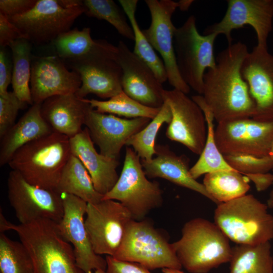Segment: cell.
I'll list each match as a JSON object with an SVG mask.
<instances>
[{
  "label": "cell",
  "instance_id": "cell-1",
  "mask_svg": "<svg viewBox=\"0 0 273 273\" xmlns=\"http://www.w3.org/2000/svg\"><path fill=\"white\" fill-rule=\"evenodd\" d=\"M248 53L245 43H231L204 74L202 96L218 123L252 118L254 114L255 104L241 71Z\"/></svg>",
  "mask_w": 273,
  "mask_h": 273
},
{
  "label": "cell",
  "instance_id": "cell-2",
  "mask_svg": "<svg viewBox=\"0 0 273 273\" xmlns=\"http://www.w3.org/2000/svg\"><path fill=\"white\" fill-rule=\"evenodd\" d=\"M13 230L27 251L33 273H84L77 264L73 248L61 235L57 223L40 219L15 224L3 219L1 233Z\"/></svg>",
  "mask_w": 273,
  "mask_h": 273
},
{
  "label": "cell",
  "instance_id": "cell-3",
  "mask_svg": "<svg viewBox=\"0 0 273 273\" xmlns=\"http://www.w3.org/2000/svg\"><path fill=\"white\" fill-rule=\"evenodd\" d=\"M172 244L182 267L190 273H207L232 257L229 239L214 222L203 218L186 222L180 238Z\"/></svg>",
  "mask_w": 273,
  "mask_h": 273
},
{
  "label": "cell",
  "instance_id": "cell-4",
  "mask_svg": "<svg viewBox=\"0 0 273 273\" xmlns=\"http://www.w3.org/2000/svg\"><path fill=\"white\" fill-rule=\"evenodd\" d=\"M69 139L54 131L20 148L8 165L29 183L55 190L72 154Z\"/></svg>",
  "mask_w": 273,
  "mask_h": 273
},
{
  "label": "cell",
  "instance_id": "cell-5",
  "mask_svg": "<svg viewBox=\"0 0 273 273\" xmlns=\"http://www.w3.org/2000/svg\"><path fill=\"white\" fill-rule=\"evenodd\" d=\"M251 194L217 204L214 223L237 245H256L273 239V215Z\"/></svg>",
  "mask_w": 273,
  "mask_h": 273
},
{
  "label": "cell",
  "instance_id": "cell-6",
  "mask_svg": "<svg viewBox=\"0 0 273 273\" xmlns=\"http://www.w3.org/2000/svg\"><path fill=\"white\" fill-rule=\"evenodd\" d=\"M147 177L140 157L127 146L121 174L103 199L119 202L129 211L133 219L143 220L152 210L161 206L163 201L159 183Z\"/></svg>",
  "mask_w": 273,
  "mask_h": 273
},
{
  "label": "cell",
  "instance_id": "cell-7",
  "mask_svg": "<svg viewBox=\"0 0 273 273\" xmlns=\"http://www.w3.org/2000/svg\"><path fill=\"white\" fill-rule=\"evenodd\" d=\"M113 257L137 263L148 269H181L172 243L148 220L132 219Z\"/></svg>",
  "mask_w": 273,
  "mask_h": 273
},
{
  "label": "cell",
  "instance_id": "cell-8",
  "mask_svg": "<svg viewBox=\"0 0 273 273\" xmlns=\"http://www.w3.org/2000/svg\"><path fill=\"white\" fill-rule=\"evenodd\" d=\"M194 15L176 28L174 37L176 60L180 75L190 87L202 95L206 71L216 65L214 44L216 33L201 34Z\"/></svg>",
  "mask_w": 273,
  "mask_h": 273
},
{
  "label": "cell",
  "instance_id": "cell-9",
  "mask_svg": "<svg viewBox=\"0 0 273 273\" xmlns=\"http://www.w3.org/2000/svg\"><path fill=\"white\" fill-rule=\"evenodd\" d=\"M84 12V5L67 8L59 0H38L28 12L8 18L26 39L39 45L52 42L71 30L76 19Z\"/></svg>",
  "mask_w": 273,
  "mask_h": 273
},
{
  "label": "cell",
  "instance_id": "cell-10",
  "mask_svg": "<svg viewBox=\"0 0 273 273\" xmlns=\"http://www.w3.org/2000/svg\"><path fill=\"white\" fill-rule=\"evenodd\" d=\"M9 202L20 224L46 219L58 223L64 214L61 195L56 190L33 185L18 172L11 170L8 178Z\"/></svg>",
  "mask_w": 273,
  "mask_h": 273
},
{
  "label": "cell",
  "instance_id": "cell-11",
  "mask_svg": "<svg viewBox=\"0 0 273 273\" xmlns=\"http://www.w3.org/2000/svg\"><path fill=\"white\" fill-rule=\"evenodd\" d=\"M85 225L95 252L113 256L118 250L130 222L129 211L119 202L103 199L87 203Z\"/></svg>",
  "mask_w": 273,
  "mask_h": 273
},
{
  "label": "cell",
  "instance_id": "cell-12",
  "mask_svg": "<svg viewBox=\"0 0 273 273\" xmlns=\"http://www.w3.org/2000/svg\"><path fill=\"white\" fill-rule=\"evenodd\" d=\"M117 47L108 43L84 59L68 62L80 76L81 84L75 95L84 98L90 94L110 99L122 92V68L117 59Z\"/></svg>",
  "mask_w": 273,
  "mask_h": 273
},
{
  "label": "cell",
  "instance_id": "cell-13",
  "mask_svg": "<svg viewBox=\"0 0 273 273\" xmlns=\"http://www.w3.org/2000/svg\"><path fill=\"white\" fill-rule=\"evenodd\" d=\"M215 139L223 155L268 156L273 142V120L244 118L218 123Z\"/></svg>",
  "mask_w": 273,
  "mask_h": 273
},
{
  "label": "cell",
  "instance_id": "cell-14",
  "mask_svg": "<svg viewBox=\"0 0 273 273\" xmlns=\"http://www.w3.org/2000/svg\"><path fill=\"white\" fill-rule=\"evenodd\" d=\"M151 21L148 28L142 30L145 37L161 55L167 75V80L174 89L187 94L190 87L181 78L178 69L174 37L176 28L171 20L177 8V3L171 0H146Z\"/></svg>",
  "mask_w": 273,
  "mask_h": 273
},
{
  "label": "cell",
  "instance_id": "cell-15",
  "mask_svg": "<svg viewBox=\"0 0 273 273\" xmlns=\"http://www.w3.org/2000/svg\"><path fill=\"white\" fill-rule=\"evenodd\" d=\"M163 98L172 114L166 131V137L200 155L204 149L207 133L203 111L192 99L177 89H164Z\"/></svg>",
  "mask_w": 273,
  "mask_h": 273
},
{
  "label": "cell",
  "instance_id": "cell-16",
  "mask_svg": "<svg viewBox=\"0 0 273 273\" xmlns=\"http://www.w3.org/2000/svg\"><path fill=\"white\" fill-rule=\"evenodd\" d=\"M61 195L64 214L57 223L58 228L63 238L72 245L77 264L84 273H105L106 259L94 251L85 225L87 203L71 194Z\"/></svg>",
  "mask_w": 273,
  "mask_h": 273
},
{
  "label": "cell",
  "instance_id": "cell-17",
  "mask_svg": "<svg viewBox=\"0 0 273 273\" xmlns=\"http://www.w3.org/2000/svg\"><path fill=\"white\" fill-rule=\"evenodd\" d=\"M222 19L208 27L204 34L224 35L229 44L234 29L250 25L255 30L257 46L267 49V39L272 28L273 0H229Z\"/></svg>",
  "mask_w": 273,
  "mask_h": 273
},
{
  "label": "cell",
  "instance_id": "cell-18",
  "mask_svg": "<svg viewBox=\"0 0 273 273\" xmlns=\"http://www.w3.org/2000/svg\"><path fill=\"white\" fill-rule=\"evenodd\" d=\"M117 59L122 70L123 91L140 103L160 108L164 103L162 83L149 66L120 40Z\"/></svg>",
  "mask_w": 273,
  "mask_h": 273
},
{
  "label": "cell",
  "instance_id": "cell-19",
  "mask_svg": "<svg viewBox=\"0 0 273 273\" xmlns=\"http://www.w3.org/2000/svg\"><path fill=\"white\" fill-rule=\"evenodd\" d=\"M151 120L147 118H122L96 111L92 107L84 125L90 136L106 157L118 159L121 150L133 135L145 127Z\"/></svg>",
  "mask_w": 273,
  "mask_h": 273
},
{
  "label": "cell",
  "instance_id": "cell-20",
  "mask_svg": "<svg viewBox=\"0 0 273 273\" xmlns=\"http://www.w3.org/2000/svg\"><path fill=\"white\" fill-rule=\"evenodd\" d=\"M81 84L79 74L67 69L58 56H33L30 87L33 104L55 96L75 94Z\"/></svg>",
  "mask_w": 273,
  "mask_h": 273
},
{
  "label": "cell",
  "instance_id": "cell-21",
  "mask_svg": "<svg viewBox=\"0 0 273 273\" xmlns=\"http://www.w3.org/2000/svg\"><path fill=\"white\" fill-rule=\"evenodd\" d=\"M241 71L255 104L252 118L272 121L273 55L257 45L245 57Z\"/></svg>",
  "mask_w": 273,
  "mask_h": 273
},
{
  "label": "cell",
  "instance_id": "cell-22",
  "mask_svg": "<svg viewBox=\"0 0 273 273\" xmlns=\"http://www.w3.org/2000/svg\"><path fill=\"white\" fill-rule=\"evenodd\" d=\"M69 141L71 153L81 161L88 171L96 190L105 195L119 178L116 170L119 165L118 159L98 153L86 127L70 138Z\"/></svg>",
  "mask_w": 273,
  "mask_h": 273
},
{
  "label": "cell",
  "instance_id": "cell-23",
  "mask_svg": "<svg viewBox=\"0 0 273 273\" xmlns=\"http://www.w3.org/2000/svg\"><path fill=\"white\" fill-rule=\"evenodd\" d=\"M90 108L86 99L70 94L46 100L41 103V113L53 131L71 138L83 130Z\"/></svg>",
  "mask_w": 273,
  "mask_h": 273
},
{
  "label": "cell",
  "instance_id": "cell-24",
  "mask_svg": "<svg viewBox=\"0 0 273 273\" xmlns=\"http://www.w3.org/2000/svg\"><path fill=\"white\" fill-rule=\"evenodd\" d=\"M156 157L151 160L141 159L146 176L149 178H161L180 187L191 190L214 200L203 184L191 176L189 160L185 155H177L168 146L157 145Z\"/></svg>",
  "mask_w": 273,
  "mask_h": 273
},
{
  "label": "cell",
  "instance_id": "cell-25",
  "mask_svg": "<svg viewBox=\"0 0 273 273\" xmlns=\"http://www.w3.org/2000/svg\"><path fill=\"white\" fill-rule=\"evenodd\" d=\"M41 106L34 103L1 138V166L8 164L23 146L54 132L41 115Z\"/></svg>",
  "mask_w": 273,
  "mask_h": 273
},
{
  "label": "cell",
  "instance_id": "cell-26",
  "mask_svg": "<svg viewBox=\"0 0 273 273\" xmlns=\"http://www.w3.org/2000/svg\"><path fill=\"white\" fill-rule=\"evenodd\" d=\"M59 194L76 196L87 203H96L104 195L95 189L92 177L82 163L72 154L64 166L57 187Z\"/></svg>",
  "mask_w": 273,
  "mask_h": 273
},
{
  "label": "cell",
  "instance_id": "cell-27",
  "mask_svg": "<svg viewBox=\"0 0 273 273\" xmlns=\"http://www.w3.org/2000/svg\"><path fill=\"white\" fill-rule=\"evenodd\" d=\"M192 100L199 106L205 118L207 133L204 149L195 164L190 169L191 176L197 179L203 174L220 170H234L226 162L220 152L215 139L214 118L206 104L202 95L192 97Z\"/></svg>",
  "mask_w": 273,
  "mask_h": 273
},
{
  "label": "cell",
  "instance_id": "cell-28",
  "mask_svg": "<svg viewBox=\"0 0 273 273\" xmlns=\"http://www.w3.org/2000/svg\"><path fill=\"white\" fill-rule=\"evenodd\" d=\"M55 52L60 59L67 62L84 59L98 52L108 43L104 39H93L90 29H71L59 35L53 42Z\"/></svg>",
  "mask_w": 273,
  "mask_h": 273
},
{
  "label": "cell",
  "instance_id": "cell-29",
  "mask_svg": "<svg viewBox=\"0 0 273 273\" xmlns=\"http://www.w3.org/2000/svg\"><path fill=\"white\" fill-rule=\"evenodd\" d=\"M270 242L232 248L229 273H273Z\"/></svg>",
  "mask_w": 273,
  "mask_h": 273
},
{
  "label": "cell",
  "instance_id": "cell-30",
  "mask_svg": "<svg viewBox=\"0 0 273 273\" xmlns=\"http://www.w3.org/2000/svg\"><path fill=\"white\" fill-rule=\"evenodd\" d=\"M248 178L235 170H220L205 174L203 185L214 203H225L246 194Z\"/></svg>",
  "mask_w": 273,
  "mask_h": 273
},
{
  "label": "cell",
  "instance_id": "cell-31",
  "mask_svg": "<svg viewBox=\"0 0 273 273\" xmlns=\"http://www.w3.org/2000/svg\"><path fill=\"white\" fill-rule=\"evenodd\" d=\"M32 43L21 38L11 43L9 47L12 53L13 92L26 104H33L30 87L32 55Z\"/></svg>",
  "mask_w": 273,
  "mask_h": 273
},
{
  "label": "cell",
  "instance_id": "cell-32",
  "mask_svg": "<svg viewBox=\"0 0 273 273\" xmlns=\"http://www.w3.org/2000/svg\"><path fill=\"white\" fill-rule=\"evenodd\" d=\"M118 2L133 31L135 43L133 53L149 66L160 82L163 83L167 80V75L163 61L145 37L136 19L138 1L119 0Z\"/></svg>",
  "mask_w": 273,
  "mask_h": 273
},
{
  "label": "cell",
  "instance_id": "cell-33",
  "mask_svg": "<svg viewBox=\"0 0 273 273\" xmlns=\"http://www.w3.org/2000/svg\"><path fill=\"white\" fill-rule=\"evenodd\" d=\"M87 100L90 106L99 112L131 119L143 117L152 119L161 108L145 106L130 98L123 90L107 100L93 99Z\"/></svg>",
  "mask_w": 273,
  "mask_h": 273
},
{
  "label": "cell",
  "instance_id": "cell-34",
  "mask_svg": "<svg viewBox=\"0 0 273 273\" xmlns=\"http://www.w3.org/2000/svg\"><path fill=\"white\" fill-rule=\"evenodd\" d=\"M172 118L170 109L164 103L157 115L140 131L131 136L127 141V146L132 147L141 159L151 160L155 155V140L161 126L169 124Z\"/></svg>",
  "mask_w": 273,
  "mask_h": 273
},
{
  "label": "cell",
  "instance_id": "cell-35",
  "mask_svg": "<svg viewBox=\"0 0 273 273\" xmlns=\"http://www.w3.org/2000/svg\"><path fill=\"white\" fill-rule=\"evenodd\" d=\"M84 14L89 17L104 20L111 24L122 36L134 40L131 25L127 23V16L112 0H85Z\"/></svg>",
  "mask_w": 273,
  "mask_h": 273
},
{
  "label": "cell",
  "instance_id": "cell-36",
  "mask_svg": "<svg viewBox=\"0 0 273 273\" xmlns=\"http://www.w3.org/2000/svg\"><path fill=\"white\" fill-rule=\"evenodd\" d=\"M0 273H33L31 258L21 242L0 235Z\"/></svg>",
  "mask_w": 273,
  "mask_h": 273
},
{
  "label": "cell",
  "instance_id": "cell-37",
  "mask_svg": "<svg viewBox=\"0 0 273 273\" xmlns=\"http://www.w3.org/2000/svg\"><path fill=\"white\" fill-rule=\"evenodd\" d=\"M229 165L243 175L266 173L273 170V160L268 156L259 157L247 154L223 155Z\"/></svg>",
  "mask_w": 273,
  "mask_h": 273
},
{
  "label": "cell",
  "instance_id": "cell-38",
  "mask_svg": "<svg viewBox=\"0 0 273 273\" xmlns=\"http://www.w3.org/2000/svg\"><path fill=\"white\" fill-rule=\"evenodd\" d=\"M13 92L0 95V137L1 138L15 123L19 110L25 107Z\"/></svg>",
  "mask_w": 273,
  "mask_h": 273
},
{
  "label": "cell",
  "instance_id": "cell-39",
  "mask_svg": "<svg viewBox=\"0 0 273 273\" xmlns=\"http://www.w3.org/2000/svg\"><path fill=\"white\" fill-rule=\"evenodd\" d=\"M105 273H152L149 269L137 263L121 260L106 256Z\"/></svg>",
  "mask_w": 273,
  "mask_h": 273
},
{
  "label": "cell",
  "instance_id": "cell-40",
  "mask_svg": "<svg viewBox=\"0 0 273 273\" xmlns=\"http://www.w3.org/2000/svg\"><path fill=\"white\" fill-rule=\"evenodd\" d=\"M36 0H1L0 13L8 18L23 15L31 10Z\"/></svg>",
  "mask_w": 273,
  "mask_h": 273
},
{
  "label": "cell",
  "instance_id": "cell-41",
  "mask_svg": "<svg viewBox=\"0 0 273 273\" xmlns=\"http://www.w3.org/2000/svg\"><path fill=\"white\" fill-rule=\"evenodd\" d=\"M21 38L25 37L21 31L7 17L0 13L1 47L5 48L13 42Z\"/></svg>",
  "mask_w": 273,
  "mask_h": 273
},
{
  "label": "cell",
  "instance_id": "cell-42",
  "mask_svg": "<svg viewBox=\"0 0 273 273\" xmlns=\"http://www.w3.org/2000/svg\"><path fill=\"white\" fill-rule=\"evenodd\" d=\"M13 66L10 64L5 48L0 50V95L7 93L12 82Z\"/></svg>",
  "mask_w": 273,
  "mask_h": 273
},
{
  "label": "cell",
  "instance_id": "cell-43",
  "mask_svg": "<svg viewBox=\"0 0 273 273\" xmlns=\"http://www.w3.org/2000/svg\"><path fill=\"white\" fill-rule=\"evenodd\" d=\"M245 175L254 183L258 192L266 190L273 184V174L269 172L250 173Z\"/></svg>",
  "mask_w": 273,
  "mask_h": 273
},
{
  "label": "cell",
  "instance_id": "cell-44",
  "mask_svg": "<svg viewBox=\"0 0 273 273\" xmlns=\"http://www.w3.org/2000/svg\"><path fill=\"white\" fill-rule=\"evenodd\" d=\"M193 2L194 1L192 0H180L177 2V8L181 11H187Z\"/></svg>",
  "mask_w": 273,
  "mask_h": 273
},
{
  "label": "cell",
  "instance_id": "cell-45",
  "mask_svg": "<svg viewBox=\"0 0 273 273\" xmlns=\"http://www.w3.org/2000/svg\"><path fill=\"white\" fill-rule=\"evenodd\" d=\"M162 271L163 273H185L180 269L171 268H163L162 269Z\"/></svg>",
  "mask_w": 273,
  "mask_h": 273
},
{
  "label": "cell",
  "instance_id": "cell-46",
  "mask_svg": "<svg viewBox=\"0 0 273 273\" xmlns=\"http://www.w3.org/2000/svg\"><path fill=\"white\" fill-rule=\"evenodd\" d=\"M267 205L268 207L273 208V189L271 190L269 193Z\"/></svg>",
  "mask_w": 273,
  "mask_h": 273
},
{
  "label": "cell",
  "instance_id": "cell-47",
  "mask_svg": "<svg viewBox=\"0 0 273 273\" xmlns=\"http://www.w3.org/2000/svg\"><path fill=\"white\" fill-rule=\"evenodd\" d=\"M269 156L273 160V142H272V143L271 144L270 152H269Z\"/></svg>",
  "mask_w": 273,
  "mask_h": 273
}]
</instances>
